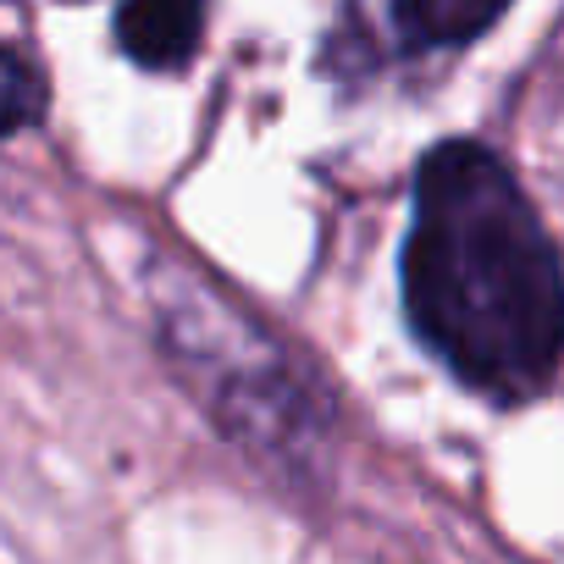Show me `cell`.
<instances>
[{
  "instance_id": "6da1fadb",
  "label": "cell",
  "mask_w": 564,
  "mask_h": 564,
  "mask_svg": "<svg viewBox=\"0 0 564 564\" xmlns=\"http://www.w3.org/2000/svg\"><path fill=\"white\" fill-rule=\"evenodd\" d=\"M415 338L476 393L520 404L564 360V265L509 166L448 139L421 161L404 238Z\"/></svg>"
},
{
  "instance_id": "7a4b0ae2",
  "label": "cell",
  "mask_w": 564,
  "mask_h": 564,
  "mask_svg": "<svg viewBox=\"0 0 564 564\" xmlns=\"http://www.w3.org/2000/svg\"><path fill=\"white\" fill-rule=\"evenodd\" d=\"M150 294L166 360H177L210 421L271 470L305 476L333 426V404L311 371H300V360L265 327H254L238 305L221 300V289L177 260L150 271Z\"/></svg>"
},
{
  "instance_id": "3957f363",
  "label": "cell",
  "mask_w": 564,
  "mask_h": 564,
  "mask_svg": "<svg viewBox=\"0 0 564 564\" xmlns=\"http://www.w3.org/2000/svg\"><path fill=\"white\" fill-rule=\"evenodd\" d=\"M199 29L205 12L183 7V0H139V7L117 12V45L128 62L150 67V73H172L199 51Z\"/></svg>"
},
{
  "instance_id": "277c9868",
  "label": "cell",
  "mask_w": 564,
  "mask_h": 564,
  "mask_svg": "<svg viewBox=\"0 0 564 564\" xmlns=\"http://www.w3.org/2000/svg\"><path fill=\"white\" fill-rule=\"evenodd\" d=\"M388 34H404V51H448L470 45L481 29L498 23V7H476V0H404V7L382 12Z\"/></svg>"
},
{
  "instance_id": "5b68a950",
  "label": "cell",
  "mask_w": 564,
  "mask_h": 564,
  "mask_svg": "<svg viewBox=\"0 0 564 564\" xmlns=\"http://www.w3.org/2000/svg\"><path fill=\"white\" fill-rule=\"evenodd\" d=\"M45 106H51L45 73L18 45H0V139L34 128L45 117Z\"/></svg>"
}]
</instances>
